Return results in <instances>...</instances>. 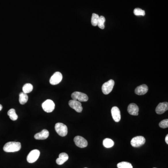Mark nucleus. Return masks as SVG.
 <instances>
[{
	"mask_svg": "<svg viewBox=\"0 0 168 168\" xmlns=\"http://www.w3.org/2000/svg\"><path fill=\"white\" fill-rule=\"evenodd\" d=\"M21 144L19 142H9L5 144L3 147V150L6 152H15L20 150Z\"/></svg>",
	"mask_w": 168,
	"mask_h": 168,
	"instance_id": "nucleus-1",
	"label": "nucleus"
},
{
	"mask_svg": "<svg viewBox=\"0 0 168 168\" xmlns=\"http://www.w3.org/2000/svg\"><path fill=\"white\" fill-rule=\"evenodd\" d=\"M55 129L58 135L62 137L66 136L68 133V129L67 126L62 123H56L55 126Z\"/></svg>",
	"mask_w": 168,
	"mask_h": 168,
	"instance_id": "nucleus-2",
	"label": "nucleus"
},
{
	"mask_svg": "<svg viewBox=\"0 0 168 168\" xmlns=\"http://www.w3.org/2000/svg\"><path fill=\"white\" fill-rule=\"evenodd\" d=\"M114 85V81L112 79H110L108 81L103 84L102 86V91L104 94H108L112 90Z\"/></svg>",
	"mask_w": 168,
	"mask_h": 168,
	"instance_id": "nucleus-3",
	"label": "nucleus"
},
{
	"mask_svg": "<svg viewBox=\"0 0 168 168\" xmlns=\"http://www.w3.org/2000/svg\"><path fill=\"white\" fill-rule=\"evenodd\" d=\"M72 98L74 100H78L79 102H86L88 100L87 95L79 91H75L71 95Z\"/></svg>",
	"mask_w": 168,
	"mask_h": 168,
	"instance_id": "nucleus-4",
	"label": "nucleus"
},
{
	"mask_svg": "<svg viewBox=\"0 0 168 168\" xmlns=\"http://www.w3.org/2000/svg\"><path fill=\"white\" fill-rule=\"evenodd\" d=\"M42 108L45 112H51L54 110L55 105L54 102L51 100H47L42 104Z\"/></svg>",
	"mask_w": 168,
	"mask_h": 168,
	"instance_id": "nucleus-5",
	"label": "nucleus"
},
{
	"mask_svg": "<svg viewBox=\"0 0 168 168\" xmlns=\"http://www.w3.org/2000/svg\"><path fill=\"white\" fill-rule=\"evenodd\" d=\"M39 151L37 150H34L31 151L27 157V160L29 163H33L36 162L39 157Z\"/></svg>",
	"mask_w": 168,
	"mask_h": 168,
	"instance_id": "nucleus-6",
	"label": "nucleus"
},
{
	"mask_svg": "<svg viewBox=\"0 0 168 168\" xmlns=\"http://www.w3.org/2000/svg\"><path fill=\"white\" fill-rule=\"evenodd\" d=\"M146 140L144 137L142 136H138L133 137L131 140V144L133 147H140L144 144Z\"/></svg>",
	"mask_w": 168,
	"mask_h": 168,
	"instance_id": "nucleus-7",
	"label": "nucleus"
},
{
	"mask_svg": "<svg viewBox=\"0 0 168 168\" xmlns=\"http://www.w3.org/2000/svg\"><path fill=\"white\" fill-rule=\"evenodd\" d=\"M63 76L60 72H56L49 79V83L52 85H56L62 81Z\"/></svg>",
	"mask_w": 168,
	"mask_h": 168,
	"instance_id": "nucleus-8",
	"label": "nucleus"
},
{
	"mask_svg": "<svg viewBox=\"0 0 168 168\" xmlns=\"http://www.w3.org/2000/svg\"><path fill=\"white\" fill-rule=\"evenodd\" d=\"M74 142L76 146L81 148H84L88 145L87 141L81 136H77L74 137Z\"/></svg>",
	"mask_w": 168,
	"mask_h": 168,
	"instance_id": "nucleus-9",
	"label": "nucleus"
},
{
	"mask_svg": "<svg viewBox=\"0 0 168 168\" xmlns=\"http://www.w3.org/2000/svg\"><path fill=\"white\" fill-rule=\"evenodd\" d=\"M69 105L70 108L75 110L78 112H81L82 111L83 108L82 106L81 102L78 100H72L69 102Z\"/></svg>",
	"mask_w": 168,
	"mask_h": 168,
	"instance_id": "nucleus-10",
	"label": "nucleus"
},
{
	"mask_svg": "<svg viewBox=\"0 0 168 168\" xmlns=\"http://www.w3.org/2000/svg\"><path fill=\"white\" fill-rule=\"evenodd\" d=\"M111 114L112 118L115 122H119L121 118V112L119 108L117 106L112 107L111 109Z\"/></svg>",
	"mask_w": 168,
	"mask_h": 168,
	"instance_id": "nucleus-11",
	"label": "nucleus"
},
{
	"mask_svg": "<svg viewBox=\"0 0 168 168\" xmlns=\"http://www.w3.org/2000/svg\"><path fill=\"white\" fill-rule=\"evenodd\" d=\"M168 110V103L167 102L160 103L156 108V112L158 114H163Z\"/></svg>",
	"mask_w": 168,
	"mask_h": 168,
	"instance_id": "nucleus-12",
	"label": "nucleus"
},
{
	"mask_svg": "<svg viewBox=\"0 0 168 168\" xmlns=\"http://www.w3.org/2000/svg\"><path fill=\"white\" fill-rule=\"evenodd\" d=\"M139 110L138 106L135 103L130 104L127 108V111L131 115L135 116L138 115Z\"/></svg>",
	"mask_w": 168,
	"mask_h": 168,
	"instance_id": "nucleus-13",
	"label": "nucleus"
},
{
	"mask_svg": "<svg viewBox=\"0 0 168 168\" xmlns=\"http://www.w3.org/2000/svg\"><path fill=\"white\" fill-rule=\"evenodd\" d=\"M49 132L47 129H43L41 132L36 133L34 138L37 140H45L49 137Z\"/></svg>",
	"mask_w": 168,
	"mask_h": 168,
	"instance_id": "nucleus-14",
	"label": "nucleus"
},
{
	"mask_svg": "<svg viewBox=\"0 0 168 168\" xmlns=\"http://www.w3.org/2000/svg\"><path fill=\"white\" fill-rule=\"evenodd\" d=\"M148 91V87L146 85H142L136 88L135 89V93L137 95H142L146 94Z\"/></svg>",
	"mask_w": 168,
	"mask_h": 168,
	"instance_id": "nucleus-15",
	"label": "nucleus"
},
{
	"mask_svg": "<svg viewBox=\"0 0 168 168\" xmlns=\"http://www.w3.org/2000/svg\"><path fill=\"white\" fill-rule=\"evenodd\" d=\"M69 159L68 154L66 153H61L59 155V157L56 160V163L58 165H62Z\"/></svg>",
	"mask_w": 168,
	"mask_h": 168,
	"instance_id": "nucleus-16",
	"label": "nucleus"
},
{
	"mask_svg": "<svg viewBox=\"0 0 168 168\" xmlns=\"http://www.w3.org/2000/svg\"><path fill=\"white\" fill-rule=\"evenodd\" d=\"M28 100V96L27 93L22 92L19 94V101L21 105H24L25 104Z\"/></svg>",
	"mask_w": 168,
	"mask_h": 168,
	"instance_id": "nucleus-17",
	"label": "nucleus"
},
{
	"mask_svg": "<svg viewBox=\"0 0 168 168\" xmlns=\"http://www.w3.org/2000/svg\"><path fill=\"white\" fill-rule=\"evenodd\" d=\"M114 142L112 139L106 138L103 141V146L106 148H110L114 145Z\"/></svg>",
	"mask_w": 168,
	"mask_h": 168,
	"instance_id": "nucleus-18",
	"label": "nucleus"
},
{
	"mask_svg": "<svg viewBox=\"0 0 168 168\" xmlns=\"http://www.w3.org/2000/svg\"><path fill=\"white\" fill-rule=\"evenodd\" d=\"M33 89V87L32 84L30 83H27L25 84L22 87V91L25 93H28L32 91Z\"/></svg>",
	"mask_w": 168,
	"mask_h": 168,
	"instance_id": "nucleus-19",
	"label": "nucleus"
},
{
	"mask_svg": "<svg viewBox=\"0 0 168 168\" xmlns=\"http://www.w3.org/2000/svg\"><path fill=\"white\" fill-rule=\"evenodd\" d=\"M7 115L9 116V118L12 121H16L18 119V115L16 112V110L14 109H10L7 112Z\"/></svg>",
	"mask_w": 168,
	"mask_h": 168,
	"instance_id": "nucleus-20",
	"label": "nucleus"
},
{
	"mask_svg": "<svg viewBox=\"0 0 168 168\" xmlns=\"http://www.w3.org/2000/svg\"><path fill=\"white\" fill-rule=\"evenodd\" d=\"M118 168H133V166L129 162H122L118 163Z\"/></svg>",
	"mask_w": 168,
	"mask_h": 168,
	"instance_id": "nucleus-21",
	"label": "nucleus"
},
{
	"mask_svg": "<svg viewBox=\"0 0 168 168\" xmlns=\"http://www.w3.org/2000/svg\"><path fill=\"white\" fill-rule=\"evenodd\" d=\"M99 17L100 16H99V15L95 13H93L91 18V24L93 26H97Z\"/></svg>",
	"mask_w": 168,
	"mask_h": 168,
	"instance_id": "nucleus-22",
	"label": "nucleus"
},
{
	"mask_svg": "<svg viewBox=\"0 0 168 168\" xmlns=\"http://www.w3.org/2000/svg\"><path fill=\"white\" fill-rule=\"evenodd\" d=\"M105 21H106V19H105L104 16H100L99 17L98 24H97V26L99 27V28L101 29H102V30L105 28L104 23H105Z\"/></svg>",
	"mask_w": 168,
	"mask_h": 168,
	"instance_id": "nucleus-23",
	"label": "nucleus"
},
{
	"mask_svg": "<svg viewBox=\"0 0 168 168\" xmlns=\"http://www.w3.org/2000/svg\"><path fill=\"white\" fill-rule=\"evenodd\" d=\"M133 13L135 16H144L145 15V12L144 10H142V9H140V8L135 9L133 10Z\"/></svg>",
	"mask_w": 168,
	"mask_h": 168,
	"instance_id": "nucleus-24",
	"label": "nucleus"
},
{
	"mask_svg": "<svg viewBox=\"0 0 168 168\" xmlns=\"http://www.w3.org/2000/svg\"><path fill=\"white\" fill-rule=\"evenodd\" d=\"M159 126L160 127L163 129H165L168 127V119H165V120L162 121L159 124Z\"/></svg>",
	"mask_w": 168,
	"mask_h": 168,
	"instance_id": "nucleus-25",
	"label": "nucleus"
},
{
	"mask_svg": "<svg viewBox=\"0 0 168 168\" xmlns=\"http://www.w3.org/2000/svg\"><path fill=\"white\" fill-rule=\"evenodd\" d=\"M165 142H166V144H168V135H166V136Z\"/></svg>",
	"mask_w": 168,
	"mask_h": 168,
	"instance_id": "nucleus-26",
	"label": "nucleus"
},
{
	"mask_svg": "<svg viewBox=\"0 0 168 168\" xmlns=\"http://www.w3.org/2000/svg\"><path fill=\"white\" fill-rule=\"evenodd\" d=\"M2 109H3V106H2V105L0 104V111H1Z\"/></svg>",
	"mask_w": 168,
	"mask_h": 168,
	"instance_id": "nucleus-27",
	"label": "nucleus"
},
{
	"mask_svg": "<svg viewBox=\"0 0 168 168\" xmlns=\"http://www.w3.org/2000/svg\"></svg>",
	"mask_w": 168,
	"mask_h": 168,
	"instance_id": "nucleus-28",
	"label": "nucleus"
},
{
	"mask_svg": "<svg viewBox=\"0 0 168 168\" xmlns=\"http://www.w3.org/2000/svg\"></svg>",
	"mask_w": 168,
	"mask_h": 168,
	"instance_id": "nucleus-29",
	"label": "nucleus"
}]
</instances>
